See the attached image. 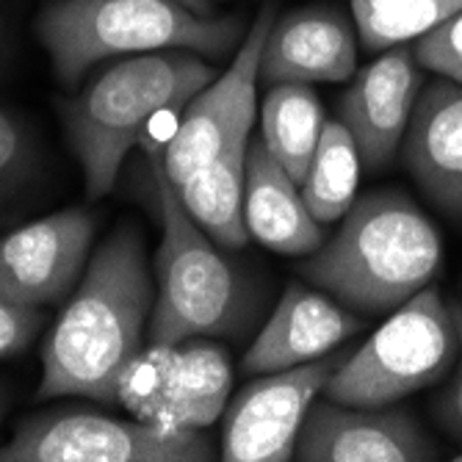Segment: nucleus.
<instances>
[{
	"label": "nucleus",
	"mask_w": 462,
	"mask_h": 462,
	"mask_svg": "<svg viewBox=\"0 0 462 462\" xmlns=\"http://www.w3.org/2000/svg\"><path fill=\"white\" fill-rule=\"evenodd\" d=\"M152 305L142 233L134 222H122L92 255L48 335L36 396L116 404L122 371L144 349Z\"/></svg>",
	"instance_id": "1"
},
{
	"label": "nucleus",
	"mask_w": 462,
	"mask_h": 462,
	"mask_svg": "<svg viewBox=\"0 0 462 462\" xmlns=\"http://www.w3.org/2000/svg\"><path fill=\"white\" fill-rule=\"evenodd\" d=\"M443 266V241L430 217L407 194L374 191L346 211L300 274L363 316L393 313L432 285Z\"/></svg>",
	"instance_id": "2"
},
{
	"label": "nucleus",
	"mask_w": 462,
	"mask_h": 462,
	"mask_svg": "<svg viewBox=\"0 0 462 462\" xmlns=\"http://www.w3.org/2000/svg\"><path fill=\"white\" fill-rule=\"evenodd\" d=\"M150 170L161 246L155 255V305L150 316V344L178 346L189 338H230L255 316V280L227 258L183 208L178 189L163 172V150L139 139Z\"/></svg>",
	"instance_id": "3"
},
{
	"label": "nucleus",
	"mask_w": 462,
	"mask_h": 462,
	"mask_svg": "<svg viewBox=\"0 0 462 462\" xmlns=\"http://www.w3.org/2000/svg\"><path fill=\"white\" fill-rule=\"evenodd\" d=\"M214 78L217 69L199 53L155 51L114 61L75 97L61 100V125L89 199L114 189L125 155L158 114L186 108Z\"/></svg>",
	"instance_id": "4"
},
{
	"label": "nucleus",
	"mask_w": 462,
	"mask_h": 462,
	"mask_svg": "<svg viewBox=\"0 0 462 462\" xmlns=\"http://www.w3.org/2000/svg\"><path fill=\"white\" fill-rule=\"evenodd\" d=\"M244 36L241 17L199 14L180 0H53L36 17V39L69 89L106 59L155 51L225 59Z\"/></svg>",
	"instance_id": "5"
},
{
	"label": "nucleus",
	"mask_w": 462,
	"mask_h": 462,
	"mask_svg": "<svg viewBox=\"0 0 462 462\" xmlns=\"http://www.w3.org/2000/svg\"><path fill=\"white\" fill-rule=\"evenodd\" d=\"M459 357L451 305L427 285L393 310L371 338L335 368L324 396L355 407H388L438 385Z\"/></svg>",
	"instance_id": "6"
},
{
	"label": "nucleus",
	"mask_w": 462,
	"mask_h": 462,
	"mask_svg": "<svg viewBox=\"0 0 462 462\" xmlns=\"http://www.w3.org/2000/svg\"><path fill=\"white\" fill-rule=\"evenodd\" d=\"M214 454L199 430L166 432L83 407L28 415L0 446V462H205Z\"/></svg>",
	"instance_id": "7"
},
{
	"label": "nucleus",
	"mask_w": 462,
	"mask_h": 462,
	"mask_svg": "<svg viewBox=\"0 0 462 462\" xmlns=\"http://www.w3.org/2000/svg\"><path fill=\"white\" fill-rule=\"evenodd\" d=\"M233 385L227 352L205 338L144 346L119 376L116 404L166 432L205 430L225 415Z\"/></svg>",
	"instance_id": "8"
},
{
	"label": "nucleus",
	"mask_w": 462,
	"mask_h": 462,
	"mask_svg": "<svg viewBox=\"0 0 462 462\" xmlns=\"http://www.w3.org/2000/svg\"><path fill=\"white\" fill-rule=\"evenodd\" d=\"M272 20L274 9L266 6L246 28L230 67L186 103L175 134L163 147V172L172 186L189 180L236 142L249 139L258 114L261 56Z\"/></svg>",
	"instance_id": "9"
},
{
	"label": "nucleus",
	"mask_w": 462,
	"mask_h": 462,
	"mask_svg": "<svg viewBox=\"0 0 462 462\" xmlns=\"http://www.w3.org/2000/svg\"><path fill=\"white\" fill-rule=\"evenodd\" d=\"M346 355H327L313 363L261 374L244 385L225 407L222 459L225 462H288L313 402Z\"/></svg>",
	"instance_id": "10"
},
{
	"label": "nucleus",
	"mask_w": 462,
	"mask_h": 462,
	"mask_svg": "<svg viewBox=\"0 0 462 462\" xmlns=\"http://www.w3.org/2000/svg\"><path fill=\"white\" fill-rule=\"evenodd\" d=\"M97 219L87 208H67L0 238V291L48 308L61 302L87 272Z\"/></svg>",
	"instance_id": "11"
},
{
	"label": "nucleus",
	"mask_w": 462,
	"mask_h": 462,
	"mask_svg": "<svg viewBox=\"0 0 462 462\" xmlns=\"http://www.w3.org/2000/svg\"><path fill=\"white\" fill-rule=\"evenodd\" d=\"M302 462H430L438 446L402 407H355L316 399L300 440Z\"/></svg>",
	"instance_id": "12"
},
{
	"label": "nucleus",
	"mask_w": 462,
	"mask_h": 462,
	"mask_svg": "<svg viewBox=\"0 0 462 462\" xmlns=\"http://www.w3.org/2000/svg\"><path fill=\"white\" fill-rule=\"evenodd\" d=\"M421 69L412 48L399 45L355 75L341 100V122L349 128L365 170H385L402 150L424 89Z\"/></svg>",
	"instance_id": "13"
},
{
	"label": "nucleus",
	"mask_w": 462,
	"mask_h": 462,
	"mask_svg": "<svg viewBox=\"0 0 462 462\" xmlns=\"http://www.w3.org/2000/svg\"><path fill=\"white\" fill-rule=\"evenodd\" d=\"M357 28L335 6H302L274 14L261 56V80L341 83L357 67Z\"/></svg>",
	"instance_id": "14"
},
{
	"label": "nucleus",
	"mask_w": 462,
	"mask_h": 462,
	"mask_svg": "<svg viewBox=\"0 0 462 462\" xmlns=\"http://www.w3.org/2000/svg\"><path fill=\"white\" fill-rule=\"evenodd\" d=\"M363 329V319L329 293L291 282L269 321L249 344L241 365L249 374H272L327 357Z\"/></svg>",
	"instance_id": "15"
},
{
	"label": "nucleus",
	"mask_w": 462,
	"mask_h": 462,
	"mask_svg": "<svg viewBox=\"0 0 462 462\" xmlns=\"http://www.w3.org/2000/svg\"><path fill=\"white\" fill-rule=\"evenodd\" d=\"M407 172L432 205L462 219V87L435 80L421 89L402 142Z\"/></svg>",
	"instance_id": "16"
},
{
	"label": "nucleus",
	"mask_w": 462,
	"mask_h": 462,
	"mask_svg": "<svg viewBox=\"0 0 462 462\" xmlns=\"http://www.w3.org/2000/svg\"><path fill=\"white\" fill-rule=\"evenodd\" d=\"M244 217L249 236L280 255H310L324 244L321 222L310 214L300 183L266 150L263 139L246 152Z\"/></svg>",
	"instance_id": "17"
},
{
	"label": "nucleus",
	"mask_w": 462,
	"mask_h": 462,
	"mask_svg": "<svg viewBox=\"0 0 462 462\" xmlns=\"http://www.w3.org/2000/svg\"><path fill=\"white\" fill-rule=\"evenodd\" d=\"M249 139L236 142L178 189L189 217L225 249H241L252 236L244 217Z\"/></svg>",
	"instance_id": "18"
},
{
	"label": "nucleus",
	"mask_w": 462,
	"mask_h": 462,
	"mask_svg": "<svg viewBox=\"0 0 462 462\" xmlns=\"http://www.w3.org/2000/svg\"><path fill=\"white\" fill-rule=\"evenodd\" d=\"M324 108L308 83H274L261 111V139L293 183L305 180L324 131Z\"/></svg>",
	"instance_id": "19"
},
{
	"label": "nucleus",
	"mask_w": 462,
	"mask_h": 462,
	"mask_svg": "<svg viewBox=\"0 0 462 462\" xmlns=\"http://www.w3.org/2000/svg\"><path fill=\"white\" fill-rule=\"evenodd\" d=\"M360 150L341 119H327L308 175L302 180V197L310 214L321 225L341 222L357 199L360 183Z\"/></svg>",
	"instance_id": "20"
},
{
	"label": "nucleus",
	"mask_w": 462,
	"mask_h": 462,
	"mask_svg": "<svg viewBox=\"0 0 462 462\" xmlns=\"http://www.w3.org/2000/svg\"><path fill=\"white\" fill-rule=\"evenodd\" d=\"M462 9V0H352V20L368 53L412 45Z\"/></svg>",
	"instance_id": "21"
},
{
	"label": "nucleus",
	"mask_w": 462,
	"mask_h": 462,
	"mask_svg": "<svg viewBox=\"0 0 462 462\" xmlns=\"http://www.w3.org/2000/svg\"><path fill=\"white\" fill-rule=\"evenodd\" d=\"M42 175V144L33 125L0 106V208L20 199Z\"/></svg>",
	"instance_id": "22"
},
{
	"label": "nucleus",
	"mask_w": 462,
	"mask_h": 462,
	"mask_svg": "<svg viewBox=\"0 0 462 462\" xmlns=\"http://www.w3.org/2000/svg\"><path fill=\"white\" fill-rule=\"evenodd\" d=\"M412 56L424 69L462 87V9L412 42Z\"/></svg>",
	"instance_id": "23"
},
{
	"label": "nucleus",
	"mask_w": 462,
	"mask_h": 462,
	"mask_svg": "<svg viewBox=\"0 0 462 462\" xmlns=\"http://www.w3.org/2000/svg\"><path fill=\"white\" fill-rule=\"evenodd\" d=\"M45 327L42 308L23 305L0 291V360L23 355Z\"/></svg>",
	"instance_id": "24"
},
{
	"label": "nucleus",
	"mask_w": 462,
	"mask_h": 462,
	"mask_svg": "<svg viewBox=\"0 0 462 462\" xmlns=\"http://www.w3.org/2000/svg\"><path fill=\"white\" fill-rule=\"evenodd\" d=\"M451 313L459 332V357L451 368V376L443 388V393L435 402V418L443 427V432L462 446V302H451Z\"/></svg>",
	"instance_id": "25"
},
{
	"label": "nucleus",
	"mask_w": 462,
	"mask_h": 462,
	"mask_svg": "<svg viewBox=\"0 0 462 462\" xmlns=\"http://www.w3.org/2000/svg\"><path fill=\"white\" fill-rule=\"evenodd\" d=\"M180 4H186L189 9H194L199 14H217L214 12V0H180Z\"/></svg>",
	"instance_id": "26"
},
{
	"label": "nucleus",
	"mask_w": 462,
	"mask_h": 462,
	"mask_svg": "<svg viewBox=\"0 0 462 462\" xmlns=\"http://www.w3.org/2000/svg\"><path fill=\"white\" fill-rule=\"evenodd\" d=\"M9 59V36H6V28L0 23V72H4V64Z\"/></svg>",
	"instance_id": "27"
},
{
	"label": "nucleus",
	"mask_w": 462,
	"mask_h": 462,
	"mask_svg": "<svg viewBox=\"0 0 462 462\" xmlns=\"http://www.w3.org/2000/svg\"><path fill=\"white\" fill-rule=\"evenodd\" d=\"M9 404H12V396H9V388L0 385V424H4V418L9 412Z\"/></svg>",
	"instance_id": "28"
}]
</instances>
